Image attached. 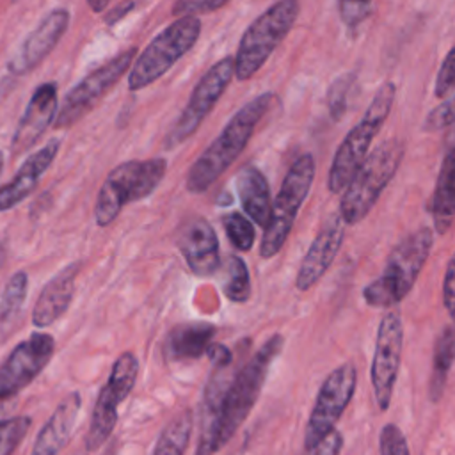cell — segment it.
<instances>
[{
    "mask_svg": "<svg viewBox=\"0 0 455 455\" xmlns=\"http://www.w3.org/2000/svg\"><path fill=\"white\" fill-rule=\"evenodd\" d=\"M275 103L274 92H263L245 103L222 128L217 139L196 158L185 180V187L192 194L206 192L238 158L251 140L259 121Z\"/></svg>",
    "mask_w": 455,
    "mask_h": 455,
    "instance_id": "cell-1",
    "label": "cell"
},
{
    "mask_svg": "<svg viewBox=\"0 0 455 455\" xmlns=\"http://www.w3.org/2000/svg\"><path fill=\"white\" fill-rule=\"evenodd\" d=\"M434 245L430 228H419L398 242L387 256L384 272L364 290L363 299L370 307H391L412 290Z\"/></svg>",
    "mask_w": 455,
    "mask_h": 455,
    "instance_id": "cell-2",
    "label": "cell"
},
{
    "mask_svg": "<svg viewBox=\"0 0 455 455\" xmlns=\"http://www.w3.org/2000/svg\"><path fill=\"white\" fill-rule=\"evenodd\" d=\"M284 338L281 334L270 336L252 357L236 370L220 405L217 423V448L220 450L233 434L240 428L247 414L252 411L259 391L265 384L272 361L281 354Z\"/></svg>",
    "mask_w": 455,
    "mask_h": 455,
    "instance_id": "cell-3",
    "label": "cell"
},
{
    "mask_svg": "<svg viewBox=\"0 0 455 455\" xmlns=\"http://www.w3.org/2000/svg\"><path fill=\"white\" fill-rule=\"evenodd\" d=\"M403 153L405 144L400 139H387L366 156L350 178L339 201L338 213L345 224L355 226L370 213L382 190L396 174Z\"/></svg>",
    "mask_w": 455,
    "mask_h": 455,
    "instance_id": "cell-4",
    "label": "cell"
},
{
    "mask_svg": "<svg viewBox=\"0 0 455 455\" xmlns=\"http://www.w3.org/2000/svg\"><path fill=\"white\" fill-rule=\"evenodd\" d=\"M167 171L165 158L126 160L116 165L105 178L94 204V220L100 228L117 219L121 210L151 196Z\"/></svg>",
    "mask_w": 455,
    "mask_h": 455,
    "instance_id": "cell-5",
    "label": "cell"
},
{
    "mask_svg": "<svg viewBox=\"0 0 455 455\" xmlns=\"http://www.w3.org/2000/svg\"><path fill=\"white\" fill-rule=\"evenodd\" d=\"M396 87L393 82H384L373 100L370 101L368 108L364 110L363 117L355 123V126L347 133L343 142L334 153L327 187L332 194L345 190L350 178L355 174L359 165L366 160L370 146L379 133L380 126L387 119L393 101H395Z\"/></svg>",
    "mask_w": 455,
    "mask_h": 455,
    "instance_id": "cell-6",
    "label": "cell"
},
{
    "mask_svg": "<svg viewBox=\"0 0 455 455\" xmlns=\"http://www.w3.org/2000/svg\"><path fill=\"white\" fill-rule=\"evenodd\" d=\"M300 11L295 0H281L263 11L243 32L235 53V76L243 82L252 78L268 60L272 52L291 30Z\"/></svg>",
    "mask_w": 455,
    "mask_h": 455,
    "instance_id": "cell-7",
    "label": "cell"
},
{
    "mask_svg": "<svg viewBox=\"0 0 455 455\" xmlns=\"http://www.w3.org/2000/svg\"><path fill=\"white\" fill-rule=\"evenodd\" d=\"M201 34V20L197 16H181L156 34L151 43L135 57L128 89L140 91L165 75L187 52L192 50Z\"/></svg>",
    "mask_w": 455,
    "mask_h": 455,
    "instance_id": "cell-8",
    "label": "cell"
},
{
    "mask_svg": "<svg viewBox=\"0 0 455 455\" xmlns=\"http://www.w3.org/2000/svg\"><path fill=\"white\" fill-rule=\"evenodd\" d=\"M315 158L311 153L300 155L288 169L281 188L277 192V197L272 203L270 217L263 231V238L259 243V256L265 259H270L275 256L297 219V213L307 197L313 180H315Z\"/></svg>",
    "mask_w": 455,
    "mask_h": 455,
    "instance_id": "cell-9",
    "label": "cell"
},
{
    "mask_svg": "<svg viewBox=\"0 0 455 455\" xmlns=\"http://www.w3.org/2000/svg\"><path fill=\"white\" fill-rule=\"evenodd\" d=\"M135 57L137 48L132 46L108 59L85 78H82L71 91H68L62 103L59 105L53 128L66 130L87 116L100 103V100L124 76Z\"/></svg>",
    "mask_w": 455,
    "mask_h": 455,
    "instance_id": "cell-10",
    "label": "cell"
},
{
    "mask_svg": "<svg viewBox=\"0 0 455 455\" xmlns=\"http://www.w3.org/2000/svg\"><path fill=\"white\" fill-rule=\"evenodd\" d=\"M139 375V359L133 352H123L112 364L110 375L92 407L85 446L94 451L103 446L117 423V409L132 393Z\"/></svg>",
    "mask_w": 455,
    "mask_h": 455,
    "instance_id": "cell-11",
    "label": "cell"
},
{
    "mask_svg": "<svg viewBox=\"0 0 455 455\" xmlns=\"http://www.w3.org/2000/svg\"><path fill=\"white\" fill-rule=\"evenodd\" d=\"M357 384V371L352 363L334 368L320 386L304 435V451L336 430V423L350 403Z\"/></svg>",
    "mask_w": 455,
    "mask_h": 455,
    "instance_id": "cell-12",
    "label": "cell"
},
{
    "mask_svg": "<svg viewBox=\"0 0 455 455\" xmlns=\"http://www.w3.org/2000/svg\"><path fill=\"white\" fill-rule=\"evenodd\" d=\"M233 76H235V59L224 57L217 60L199 78L181 116L176 119V123L172 124V128L165 137V148H174L183 140H187L192 133H196L203 119L210 114V110L217 105V101L228 89Z\"/></svg>",
    "mask_w": 455,
    "mask_h": 455,
    "instance_id": "cell-13",
    "label": "cell"
},
{
    "mask_svg": "<svg viewBox=\"0 0 455 455\" xmlns=\"http://www.w3.org/2000/svg\"><path fill=\"white\" fill-rule=\"evenodd\" d=\"M55 352V339L44 331H36L20 341L0 364V400L23 391L46 368Z\"/></svg>",
    "mask_w": 455,
    "mask_h": 455,
    "instance_id": "cell-14",
    "label": "cell"
},
{
    "mask_svg": "<svg viewBox=\"0 0 455 455\" xmlns=\"http://www.w3.org/2000/svg\"><path fill=\"white\" fill-rule=\"evenodd\" d=\"M403 347V325L398 311L389 309L377 329L375 352L371 363V386L377 405L386 411L391 403L395 382L400 370Z\"/></svg>",
    "mask_w": 455,
    "mask_h": 455,
    "instance_id": "cell-15",
    "label": "cell"
},
{
    "mask_svg": "<svg viewBox=\"0 0 455 455\" xmlns=\"http://www.w3.org/2000/svg\"><path fill=\"white\" fill-rule=\"evenodd\" d=\"M69 25V11L64 7H57L50 11L39 25L25 37L16 53L7 62V69L12 75H27L34 68H37L48 53L57 46L62 39Z\"/></svg>",
    "mask_w": 455,
    "mask_h": 455,
    "instance_id": "cell-16",
    "label": "cell"
},
{
    "mask_svg": "<svg viewBox=\"0 0 455 455\" xmlns=\"http://www.w3.org/2000/svg\"><path fill=\"white\" fill-rule=\"evenodd\" d=\"M176 243L194 275L208 277L217 272L220 265L219 238L206 219L188 217L178 229Z\"/></svg>",
    "mask_w": 455,
    "mask_h": 455,
    "instance_id": "cell-17",
    "label": "cell"
},
{
    "mask_svg": "<svg viewBox=\"0 0 455 455\" xmlns=\"http://www.w3.org/2000/svg\"><path fill=\"white\" fill-rule=\"evenodd\" d=\"M57 110H59L57 84L44 82L37 85L14 130V135L11 140V153L14 156L27 153L46 132V128L53 124L57 117Z\"/></svg>",
    "mask_w": 455,
    "mask_h": 455,
    "instance_id": "cell-18",
    "label": "cell"
},
{
    "mask_svg": "<svg viewBox=\"0 0 455 455\" xmlns=\"http://www.w3.org/2000/svg\"><path fill=\"white\" fill-rule=\"evenodd\" d=\"M345 238V222L341 220L339 213L331 215L322 228L318 229L316 236L313 238L309 249L306 251L297 277H295V286L300 291H306L313 288L320 277L329 270L332 265L336 254L339 252V247Z\"/></svg>",
    "mask_w": 455,
    "mask_h": 455,
    "instance_id": "cell-19",
    "label": "cell"
},
{
    "mask_svg": "<svg viewBox=\"0 0 455 455\" xmlns=\"http://www.w3.org/2000/svg\"><path fill=\"white\" fill-rule=\"evenodd\" d=\"M80 270H82V261H75L66 268H62L57 275H53L44 284L32 309L34 327L37 329L50 327L68 311L75 295L76 277Z\"/></svg>",
    "mask_w": 455,
    "mask_h": 455,
    "instance_id": "cell-20",
    "label": "cell"
},
{
    "mask_svg": "<svg viewBox=\"0 0 455 455\" xmlns=\"http://www.w3.org/2000/svg\"><path fill=\"white\" fill-rule=\"evenodd\" d=\"M60 149V142L52 139L36 153L28 155L20 165L18 172L11 181L0 187V212H7L20 204L39 183L41 176L53 164L57 153Z\"/></svg>",
    "mask_w": 455,
    "mask_h": 455,
    "instance_id": "cell-21",
    "label": "cell"
},
{
    "mask_svg": "<svg viewBox=\"0 0 455 455\" xmlns=\"http://www.w3.org/2000/svg\"><path fill=\"white\" fill-rule=\"evenodd\" d=\"M82 407L80 393L64 396L39 430L30 455H59L68 444Z\"/></svg>",
    "mask_w": 455,
    "mask_h": 455,
    "instance_id": "cell-22",
    "label": "cell"
},
{
    "mask_svg": "<svg viewBox=\"0 0 455 455\" xmlns=\"http://www.w3.org/2000/svg\"><path fill=\"white\" fill-rule=\"evenodd\" d=\"M235 190L245 217L251 222L265 228L270 217L272 199L270 187L263 172L254 165L242 167L235 176Z\"/></svg>",
    "mask_w": 455,
    "mask_h": 455,
    "instance_id": "cell-23",
    "label": "cell"
},
{
    "mask_svg": "<svg viewBox=\"0 0 455 455\" xmlns=\"http://www.w3.org/2000/svg\"><path fill=\"white\" fill-rule=\"evenodd\" d=\"M215 332V327L204 322L176 325L165 338V355L172 361L199 359L208 354L210 347L213 345Z\"/></svg>",
    "mask_w": 455,
    "mask_h": 455,
    "instance_id": "cell-24",
    "label": "cell"
},
{
    "mask_svg": "<svg viewBox=\"0 0 455 455\" xmlns=\"http://www.w3.org/2000/svg\"><path fill=\"white\" fill-rule=\"evenodd\" d=\"M430 215L439 235H444L455 220V148L446 153L441 164L430 197Z\"/></svg>",
    "mask_w": 455,
    "mask_h": 455,
    "instance_id": "cell-25",
    "label": "cell"
},
{
    "mask_svg": "<svg viewBox=\"0 0 455 455\" xmlns=\"http://www.w3.org/2000/svg\"><path fill=\"white\" fill-rule=\"evenodd\" d=\"M455 363V323L446 325L434 345V363L430 377V400L437 402L443 395L446 377Z\"/></svg>",
    "mask_w": 455,
    "mask_h": 455,
    "instance_id": "cell-26",
    "label": "cell"
},
{
    "mask_svg": "<svg viewBox=\"0 0 455 455\" xmlns=\"http://www.w3.org/2000/svg\"><path fill=\"white\" fill-rule=\"evenodd\" d=\"M192 411L185 409L176 414L162 430L153 455H185L192 434Z\"/></svg>",
    "mask_w": 455,
    "mask_h": 455,
    "instance_id": "cell-27",
    "label": "cell"
},
{
    "mask_svg": "<svg viewBox=\"0 0 455 455\" xmlns=\"http://www.w3.org/2000/svg\"><path fill=\"white\" fill-rule=\"evenodd\" d=\"M224 295L231 302H245L251 295V275L245 261L240 256H229L226 261V279L222 284Z\"/></svg>",
    "mask_w": 455,
    "mask_h": 455,
    "instance_id": "cell-28",
    "label": "cell"
},
{
    "mask_svg": "<svg viewBox=\"0 0 455 455\" xmlns=\"http://www.w3.org/2000/svg\"><path fill=\"white\" fill-rule=\"evenodd\" d=\"M27 290H28V275L23 270L14 272L2 291L0 297V322L5 323L12 320L18 311L21 309L25 299H27Z\"/></svg>",
    "mask_w": 455,
    "mask_h": 455,
    "instance_id": "cell-29",
    "label": "cell"
},
{
    "mask_svg": "<svg viewBox=\"0 0 455 455\" xmlns=\"http://www.w3.org/2000/svg\"><path fill=\"white\" fill-rule=\"evenodd\" d=\"M222 226H224V233L228 236V240L231 242V245L240 251V252H247L251 251L252 243H254V236H256V229L252 226V222L238 212H229L222 217Z\"/></svg>",
    "mask_w": 455,
    "mask_h": 455,
    "instance_id": "cell-30",
    "label": "cell"
},
{
    "mask_svg": "<svg viewBox=\"0 0 455 455\" xmlns=\"http://www.w3.org/2000/svg\"><path fill=\"white\" fill-rule=\"evenodd\" d=\"M355 73H343L332 80L327 91V108L334 121H339L347 108H348V98L355 85Z\"/></svg>",
    "mask_w": 455,
    "mask_h": 455,
    "instance_id": "cell-31",
    "label": "cell"
},
{
    "mask_svg": "<svg viewBox=\"0 0 455 455\" xmlns=\"http://www.w3.org/2000/svg\"><path fill=\"white\" fill-rule=\"evenodd\" d=\"M32 419L28 416H12L0 419V455H12L25 439Z\"/></svg>",
    "mask_w": 455,
    "mask_h": 455,
    "instance_id": "cell-32",
    "label": "cell"
},
{
    "mask_svg": "<svg viewBox=\"0 0 455 455\" xmlns=\"http://www.w3.org/2000/svg\"><path fill=\"white\" fill-rule=\"evenodd\" d=\"M379 444H380V455H411L403 432L393 423H387L380 430Z\"/></svg>",
    "mask_w": 455,
    "mask_h": 455,
    "instance_id": "cell-33",
    "label": "cell"
},
{
    "mask_svg": "<svg viewBox=\"0 0 455 455\" xmlns=\"http://www.w3.org/2000/svg\"><path fill=\"white\" fill-rule=\"evenodd\" d=\"M373 9L375 5L371 2H338V14L350 30L363 23L366 18H370L373 14Z\"/></svg>",
    "mask_w": 455,
    "mask_h": 455,
    "instance_id": "cell-34",
    "label": "cell"
},
{
    "mask_svg": "<svg viewBox=\"0 0 455 455\" xmlns=\"http://www.w3.org/2000/svg\"><path fill=\"white\" fill-rule=\"evenodd\" d=\"M451 91H455V44L446 53V57L437 71L435 85H434V94L439 100L448 96Z\"/></svg>",
    "mask_w": 455,
    "mask_h": 455,
    "instance_id": "cell-35",
    "label": "cell"
},
{
    "mask_svg": "<svg viewBox=\"0 0 455 455\" xmlns=\"http://www.w3.org/2000/svg\"><path fill=\"white\" fill-rule=\"evenodd\" d=\"M451 124H455V96L443 101L435 108H432L423 126L427 132H435V130L448 128Z\"/></svg>",
    "mask_w": 455,
    "mask_h": 455,
    "instance_id": "cell-36",
    "label": "cell"
},
{
    "mask_svg": "<svg viewBox=\"0 0 455 455\" xmlns=\"http://www.w3.org/2000/svg\"><path fill=\"white\" fill-rule=\"evenodd\" d=\"M224 5H228L226 0H181L172 5V14H176L178 18L206 14V12L219 11Z\"/></svg>",
    "mask_w": 455,
    "mask_h": 455,
    "instance_id": "cell-37",
    "label": "cell"
},
{
    "mask_svg": "<svg viewBox=\"0 0 455 455\" xmlns=\"http://www.w3.org/2000/svg\"><path fill=\"white\" fill-rule=\"evenodd\" d=\"M443 302L455 323V254L451 256L443 281Z\"/></svg>",
    "mask_w": 455,
    "mask_h": 455,
    "instance_id": "cell-38",
    "label": "cell"
},
{
    "mask_svg": "<svg viewBox=\"0 0 455 455\" xmlns=\"http://www.w3.org/2000/svg\"><path fill=\"white\" fill-rule=\"evenodd\" d=\"M341 448H343V435L338 430H332L304 453L306 455H339Z\"/></svg>",
    "mask_w": 455,
    "mask_h": 455,
    "instance_id": "cell-39",
    "label": "cell"
},
{
    "mask_svg": "<svg viewBox=\"0 0 455 455\" xmlns=\"http://www.w3.org/2000/svg\"><path fill=\"white\" fill-rule=\"evenodd\" d=\"M137 7V4L135 2H123V4H117V5H114V9L108 12V16L105 18V21L108 23V25H112V23H117L121 18H124L130 11H133Z\"/></svg>",
    "mask_w": 455,
    "mask_h": 455,
    "instance_id": "cell-40",
    "label": "cell"
},
{
    "mask_svg": "<svg viewBox=\"0 0 455 455\" xmlns=\"http://www.w3.org/2000/svg\"><path fill=\"white\" fill-rule=\"evenodd\" d=\"M89 7H91L94 12H101L103 9H107V7H108V0H103V2H98V4L89 2Z\"/></svg>",
    "mask_w": 455,
    "mask_h": 455,
    "instance_id": "cell-41",
    "label": "cell"
},
{
    "mask_svg": "<svg viewBox=\"0 0 455 455\" xmlns=\"http://www.w3.org/2000/svg\"><path fill=\"white\" fill-rule=\"evenodd\" d=\"M4 256H5V247L0 243V265H2V261H4Z\"/></svg>",
    "mask_w": 455,
    "mask_h": 455,
    "instance_id": "cell-42",
    "label": "cell"
},
{
    "mask_svg": "<svg viewBox=\"0 0 455 455\" xmlns=\"http://www.w3.org/2000/svg\"><path fill=\"white\" fill-rule=\"evenodd\" d=\"M2 167H4V153L0 151V172H2Z\"/></svg>",
    "mask_w": 455,
    "mask_h": 455,
    "instance_id": "cell-43",
    "label": "cell"
}]
</instances>
